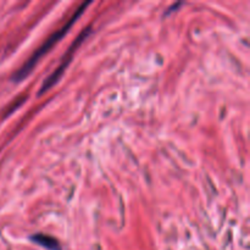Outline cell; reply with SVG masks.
<instances>
[{"mask_svg":"<svg viewBox=\"0 0 250 250\" xmlns=\"http://www.w3.org/2000/svg\"><path fill=\"white\" fill-rule=\"evenodd\" d=\"M88 5H89V2H85V4L81 5V6L77 9V11H76V14L73 15V16L71 17L70 20H68L67 23H66L65 26L62 27V28L59 29V31L56 32V33H54L53 36L50 37V38L46 39L45 43H44L43 45H42L41 48H39L38 50H37L36 53H34L33 55H32V58L29 59V60L27 61V62L24 63V65L22 66L21 68H20L19 72H17L16 75L14 76V81H21V80H23V78H26V76L29 75V72H31V71L33 70L34 66H36V63L39 61V59H41L42 56H43L44 54H45L46 51H48L49 49H50L51 46H53L54 44L56 43V42H59V39L62 38L63 34H66V32L68 31V28H70V27L72 26L73 23H75L76 20H77L78 17H80L81 15L83 14V11H84L85 7H87Z\"/></svg>","mask_w":250,"mask_h":250,"instance_id":"6da1fadb","label":"cell"},{"mask_svg":"<svg viewBox=\"0 0 250 250\" xmlns=\"http://www.w3.org/2000/svg\"><path fill=\"white\" fill-rule=\"evenodd\" d=\"M87 33H88V31L82 32V34H81V36L78 37L77 41H76V43H73V45L71 46L70 50H68V54H67V58H66V60H63L62 65H61L60 67H59L58 70H56L55 72L53 73V75H50V76H49L48 78H46V81H45V82H44V84L42 85L41 92H39V94H42V93L46 92V90H48L49 88H51V87H53L54 84H55L56 82H58L59 78H60V77H61V75H62L63 68H65L66 66H67V63L70 62V60H71V55H72V53H73V48H77L78 44H80L81 42L83 41V38H85V37H87Z\"/></svg>","mask_w":250,"mask_h":250,"instance_id":"7a4b0ae2","label":"cell"},{"mask_svg":"<svg viewBox=\"0 0 250 250\" xmlns=\"http://www.w3.org/2000/svg\"><path fill=\"white\" fill-rule=\"evenodd\" d=\"M31 239L33 242H36L37 244H39V246L44 247V248L49 250H61L59 242L54 237L48 236V234H34V236L31 237Z\"/></svg>","mask_w":250,"mask_h":250,"instance_id":"3957f363","label":"cell"}]
</instances>
